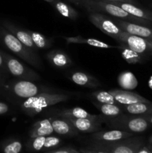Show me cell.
I'll list each match as a JSON object with an SVG mask.
<instances>
[{
	"label": "cell",
	"instance_id": "cell-19",
	"mask_svg": "<svg viewBox=\"0 0 152 153\" xmlns=\"http://www.w3.org/2000/svg\"><path fill=\"white\" fill-rule=\"evenodd\" d=\"M63 38L66 40L67 43H84L91 46L101 48V49H118V46H113V45L111 46L96 39L84 38L80 35L76 37H63Z\"/></svg>",
	"mask_w": 152,
	"mask_h": 153
},
{
	"label": "cell",
	"instance_id": "cell-20",
	"mask_svg": "<svg viewBox=\"0 0 152 153\" xmlns=\"http://www.w3.org/2000/svg\"><path fill=\"white\" fill-rule=\"evenodd\" d=\"M70 79L75 84L80 86L95 88L100 85L99 82L95 78L83 72H75L72 73L70 76Z\"/></svg>",
	"mask_w": 152,
	"mask_h": 153
},
{
	"label": "cell",
	"instance_id": "cell-34",
	"mask_svg": "<svg viewBox=\"0 0 152 153\" xmlns=\"http://www.w3.org/2000/svg\"><path fill=\"white\" fill-rule=\"evenodd\" d=\"M9 111V107L7 104L4 102H0V115L7 113Z\"/></svg>",
	"mask_w": 152,
	"mask_h": 153
},
{
	"label": "cell",
	"instance_id": "cell-35",
	"mask_svg": "<svg viewBox=\"0 0 152 153\" xmlns=\"http://www.w3.org/2000/svg\"><path fill=\"white\" fill-rule=\"evenodd\" d=\"M137 153H152V149L148 146H142Z\"/></svg>",
	"mask_w": 152,
	"mask_h": 153
},
{
	"label": "cell",
	"instance_id": "cell-23",
	"mask_svg": "<svg viewBox=\"0 0 152 153\" xmlns=\"http://www.w3.org/2000/svg\"><path fill=\"white\" fill-rule=\"evenodd\" d=\"M122 108L130 114L145 115L152 114V102H138L122 106Z\"/></svg>",
	"mask_w": 152,
	"mask_h": 153
},
{
	"label": "cell",
	"instance_id": "cell-21",
	"mask_svg": "<svg viewBox=\"0 0 152 153\" xmlns=\"http://www.w3.org/2000/svg\"><path fill=\"white\" fill-rule=\"evenodd\" d=\"M61 117H72V118H88L91 120H99L101 116L93 115L89 114L84 109L79 107L73 108L64 109L59 113Z\"/></svg>",
	"mask_w": 152,
	"mask_h": 153
},
{
	"label": "cell",
	"instance_id": "cell-15",
	"mask_svg": "<svg viewBox=\"0 0 152 153\" xmlns=\"http://www.w3.org/2000/svg\"><path fill=\"white\" fill-rule=\"evenodd\" d=\"M6 28L10 31L13 34H14L16 37V38L24 45L26 47H28V49H31L34 52H37L38 49L37 48V46L34 45V42H33L31 37L30 36L29 33L28 32L27 29H22V28H18L16 25H13L11 23H9V22H5L4 23Z\"/></svg>",
	"mask_w": 152,
	"mask_h": 153
},
{
	"label": "cell",
	"instance_id": "cell-6",
	"mask_svg": "<svg viewBox=\"0 0 152 153\" xmlns=\"http://www.w3.org/2000/svg\"><path fill=\"white\" fill-rule=\"evenodd\" d=\"M88 17L91 23L93 24L103 33L107 36H110L116 41L119 40V37L123 31L115 23L112 17L100 12L95 11L89 12Z\"/></svg>",
	"mask_w": 152,
	"mask_h": 153
},
{
	"label": "cell",
	"instance_id": "cell-38",
	"mask_svg": "<svg viewBox=\"0 0 152 153\" xmlns=\"http://www.w3.org/2000/svg\"><path fill=\"white\" fill-rule=\"evenodd\" d=\"M70 1H72V2L76 3V4H81L82 5V3H83V0H70Z\"/></svg>",
	"mask_w": 152,
	"mask_h": 153
},
{
	"label": "cell",
	"instance_id": "cell-16",
	"mask_svg": "<svg viewBox=\"0 0 152 153\" xmlns=\"http://www.w3.org/2000/svg\"><path fill=\"white\" fill-rule=\"evenodd\" d=\"M110 2L119 6L133 16L142 18L152 22V10L138 7L136 5V4H132V3L122 2V1H110Z\"/></svg>",
	"mask_w": 152,
	"mask_h": 153
},
{
	"label": "cell",
	"instance_id": "cell-9",
	"mask_svg": "<svg viewBox=\"0 0 152 153\" xmlns=\"http://www.w3.org/2000/svg\"><path fill=\"white\" fill-rule=\"evenodd\" d=\"M118 42L127 45L131 49L140 55L147 53V52L152 54L151 41H149L146 39L138 37V36L130 34L124 31L121 34Z\"/></svg>",
	"mask_w": 152,
	"mask_h": 153
},
{
	"label": "cell",
	"instance_id": "cell-11",
	"mask_svg": "<svg viewBox=\"0 0 152 153\" xmlns=\"http://www.w3.org/2000/svg\"><path fill=\"white\" fill-rule=\"evenodd\" d=\"M109 93H110L113 96L115 100L119 104L122 105H131L138 102H151L150 100L144 98L142 96L139 95L138 94L131 92V91H126V90L112 89L109 91Z\"/></svg>",
	"mask_w": 152,
	"mask_h": 153
},
{
	"label": "cell",
	"instance_id": "cell-41",
	"mask_svg": "<svg viewBox=\"0 0 152 153\" xmlns=\"http://www.w3.org/2000/svg\"><path fill=\"white\" fill-rule=\"evenodd\" d=\"M149 142H150L151 144H152V136L150 137V139H149Z\"/></svg>",
	"mask_w": 152,
	"mask_h": 153
},
{
	"label": "cell",
	"instance_id": "cell-27",
	"mask_svg": "<svg viewBox=\"0 0 152 153\" xmlns=\"http://www.w3.org/2000/svg\"><path fill=\"white\" fill-rule=\"evenodd\" d=\"M27 31L29 33L34 45L37 46V49H46L51 47V46L52 44V42H53L51 39H49L46 36L43 35V34H41V33L30 31L28 29H27Z\"/></svg>",
	"mask_w": 152,
	"mask_h": 153
},
{
	"label": "cell",
	"instance_id": "cell-17",
	"mask_svg": "<svg viewBox=\"0 0 152 153\" xmlns=\"http://www.w3.org/2000/svg\"><path fill=\"white\" fill-rule=\"evenodd\" d=\"M51 123L53 127L54 132L61 135L73 136L77 134V131L74 126L67 119L64 117L55 118L51 117Z\"/></svg>",
	"mask_w": 152,
	"mask_h": 153
},
{
	"label": "cell",
	"instance_id": "cell-33",
	"mask_svg": "<svg viewBox=\"0 0 152 153\" xmlns=\"http://www.w3.org/2000/svg\"><path fill=\"white\" fill-rule=\"evenodd\" d=\"M80 153H107L104 151L99 150V149H94L92 147H89V148H82L79 151Z\"/></svg>",
	"mask_w": 152,
	"mask_h": 153
},
{
	"label": "cell",
	"instance_id": "cell-26",
	"mask_svg": "<svg viewBox=\"0 0 152 153\" xmlns=\"http://www.w3.org/2000/svg\"><path fill=\"white\" fill-rule=\"evenodd\" d=\"M118 49H120L122 56L128 64H135L140 63L142 61V56L140 54L137 53L135 51L124 43H119L118 46Z\"/></svg>",
	"mask_w": 152,
	"mask_h": 153
},
{
	"label": "cell",
	"instance_id": "cell-5",
	"mask_svg": "<svg viewBox=\"0 0 152 153\" xmlns=\"http://www.w3.org/2000/svg\"><path fill=\"white\" fill-rule=\"evenodd\" d=\"M111 118L109 120V125L114 129L122 130L133 134L144 132L151 124L142 115L121 114Z\"/></svg>",
	"mask_w": 152,
	"mask_h": 153
},
{
	"label": "cell",
	"instance_id": "cell-36",
	"mask_svg": "<svg viewBox=\"0 0 152 153\" xmlns=\"http://www.w3.org/2000/svg\"><path fill=\"white\" fill-rule=\"evenodd\" d=\"M105 1H122V2L132 3V4H136V3H137L136 0H105Z\"/></svg>",
	"mask_w": 152,
	"mask_h": 153
},
{
	"label": "cell",
	"instance_id": "cell-40",
	"mask_svg": "<svg viewBox=\"0 0 152 153\" xmlns=\"http://www.w3.org/2000/svg\"><path fill=\"white\" fill-rule=\"evenodd\" d=\"M44 1H47V2L51 3V4H52V3H53L54 1H55V0H44Z\"/></svg>",
	"mask_w": 152,
	"mask_h": 153
},
{
	"label": "cell",
	"instance_id": "cell-13",
	"mask_svg": "<svg viewBox=\"0 0 152 153\" xmlns=\"http://www.w3.org/2000/svg\"><path fill=\"white\" fill-rule=\"evenodd\" d=\"M66 119L68 120L74 126L77 131L84 133H94L99 131L101 128V123L99 122V120L72 117H66Z\"/></svg>",
	"mask_w": 152,
	"mask_h": 153
},
{
	"label": "cell",
	"instance_id": "cell-31",
	"mask_svg": "<svg viewBox=\"0 0 152 153\" xmlns=\"http://www.w3.org/2000/svg\"><path fill=\"white\" fill-rule=\"evenodd\" d=\"M61 139L58 137H55V136H46V140H45L44 146L43 149H50V148L55 147V146H58L61 143Z\"/></svg>",
	"mask_w": 152,
	"mask_h": 153
},
{
	"label": "cell",
	"instance_id": "cell-29",
	"mask_svg": "<svg viewBox=\"0 0 152 153\" xmlns=\"http://www.w3.org/2000/svg\"><path fill=\"white\" fill-rule=\"evenodd\" d=\"M22 149V144L19 140H13L4 147V153H19Z\"/></svg>",
	"mask_w": 152,
	"mask_h": 153
},
{
	"label": "cell",
	"instance_id": "cell-22",
	"mask_svg": "<svg viewBox=\"0 0 152 153\" xmlns=\"http://www.w3.org/2000/svg\"><path fill=\"white\" fill-rule=\"evenodd\" d=\"M52 4L58 10V13L64 17L72 20H76L78 18L79 14L77 11L69 4H67L61 0H55Z\"/></svg>",
	"mask_w": 152,
	"mask_h": 153
},
{
	"label": "cell",
	"instance_id": "cell-37",
	"mask_svg": "<svg viewBox=\"0 0 152 153\" xmlns=\"http://www.w3.org/2000/svg\"><path fill=\"white\" fill-rule=\"evenodd\" d=\"M145 119L147 120L151 124H152V114H145V115H142Z\"/></svg>",
	"mask_w": 152,
	"mask_h": 153
},
{
	"label": "cell",
	"instance_id": "cell-28",
	"mask_svg": "<svg viewBox=\"0 0 152 153\" xmlns=\"http://www.w3.org/2000/svg\"><path fill=\"white\" fill-rule=\"evenodd\" d=\"M90 97L98 102L114 105L119 104L115 100L113 96L110 93H109V91L108 92L107 91H95L90 94Z\"/></svg>",
	"mask_w": 152,
	"mask_h": 153
},
{
	"label": "cell",
	"instance_id": "cell-24",
	"mask_svg": "<svg viewBox=\"0 0 152 153\" xmlns=\"http://www.w3.org/2000/svg\"><path fill=\"white\" fill-rule=\"evenodd\" d=\"M92 104L104 116L109 117H113L122 114V108L118 105L101 103L98 102L96 101H92Z\"/></svg>",
	"mask_w": 152,
	"mask_h": 153
},
{
	"label": "cell",
	"instance_id": "cell-12",
	"mask_svg": "<svg viewBox=\"0 0 152 153\" xmlns=\"http://www.w3.org/2000/svg\"><path fill=\"white\" fill-rule=\"evenodd\" d=\"M134 136V134L119 129L110 131H98L92 134V138L97 142H113Z\"/></svg>",
	"mask_w": 152,
	"mask_h": 153
},
{
	"label": "cell",
	"instance_id": "cell-25",
	"mask_svg": "<svg viewBox=\"0 0 152 153\" xmlns=\"http://www.w3.org/2000/svg\"><path fill=\"white\" fill-rule=\"evenodd\" d=\"M118 83L124 90L129 91L137 88L138 82L136 76L132 73L128 71L123 72L118 76Z\"/></svg>",
	"mask_w": 152,
	"mask_h": 153
},
{
	"label": "cell",
	"instance_id": "cell-8",
	"mask_svg": "<svg viewBox=\"0 0 152 153\" xmlns=\"http://www.w3.org/2000/svg\"><path fill=\"white\" fill-rule=\"evenodd\" d=\"M11 89L15 96L25 100L37 96V94L41 93L52 92V90L47 88L39 87L31 81L23 80V79L15 82L12 85Z\"/></svg>",
	"mask_w": 152,
	"mask_h": 153
},
{
	"label": "cell",
	"instance_id": "cell-32",
	"mask_svg": "<svg viewBox=\"0 0 152 153\" xmlns=\"http://www.w3.org/2000/svg\"><path fill=\"white\" fill-rule=\"evenodd\" d=\"M45 153H80L79 151L75 150L72 148H63L61 149H56V150H50L49 152Z\"/></svg>",
	"mask_w": 152,
	"mask_h": 153
},
{
	"label": "cell",
	"instance_id": "cell-39",
	"mask_svg": "<svg viewBox=\"0 0 152 153\" xmlns=\"http://www.w3.org/2000/svg\"><path fill=\"white\" fill-rule=\"evenodd\" d=\"M4 58H3L2 56H1V55L0 54V67H2V66H4Z\"/></svg>",
	"mask_w": 152,
	"mask_h": 153
},
{
	"label": "cell",
	"instance_id": "cell-1",
	"mask_svg": "<svg viewBox=\"0 0 152 153\" xmlns=\"http://www.w3.org/2000/svg\"><path fill=\"white\" fill-rule=\"evenodd\" d=\"M82 6L89 12L95 11L107 13L112 17L122 19L127 22L140 24L145 26H148L152 24L151 21L133 16L119 6L105 0H83Z\"/></svg>",
	"mask_w": 152,
	"mask_h": 153
},
{
	"label": "cell",
	"instance_id": "cell-4",
	"mask_svg": "<svg viewBox=\"0 0 152 153\" xmlns=\"http://www.w3.org/2000/svg\"><path fill=\"white\" fill-rule=\"evenodd\" d=\"M143 146L141 137H131L113 142H94L90 147L107 153H137Z\"/></svg>",
	"mask_w": 152,
	"mask_h": 153
},
{
	"label": "cell",
	"instance_id": "cell-18",
	"mask_svg": "<svg viewBox=\"0 0 152 153\" xmlns=\"http://www.w3.org/2000/svg\"><path fill=\"white\" fill-rule=\"evenodd\" d=\"M54 132L51 119H44L34 123L29 132L30 138L40 137V136H49Z\"/></svg>",
	"mask_w": 152,
	"mask_h": 153
},
{
	"label": "cell",
	"instance_id": "cell-7",
	"mask_svg": "<svg viewBox=\"0 0 152 153\" xmlns=\"http://www.w3.org/2000/svg\"><path fill=\"white\" fill-rule=\"evenodd\" d=\"M4 59L7 70L13 76L23 80L31 82L39 81L40 79V75L37 72L27 67L16 58L4 54Z\"/></svg>",
	"mask_w": 152,
	"mask_h": 153
},
{
	"label": "cell",
	"instance_id": "cell-2",
	"mask_svg": "<svg viewBox=\"0 0 152 153\" xmlns=\"http://www.w3.org/2000/svg\"><path fill=\"white\" fill-rule=\"evenodd\" d=\"M70 96L61 93L45 92L26 99L21 105L24 113L30 117H34L47 108L69 100Z\"/></svg>",
	"mask_w": 152,
	"mask_h": 153
},
{
	"label": "cell",
	"instance_id": "cell-10",
	"mask_svg": "<svg viewBox=\"0 0 152 153\" xmlns=\"http://www.w3.org/2000/svg\"><path fill=\"white\" fill-rule=\"evenodd\" d=\"M113 20L122 31L130 34L142 37L152 42V28L150 27L134 23V22H127V21L115 17H113Z\"/></svg>",
	"mask_w": 152,
	"mask_h": 153
},
{
	"label": "cell",
	"instance_id": "cell-3",
	"mask_svg": "<svg viewBox=\"0 0 152 153\" xmlns=\"http://www.w3.org/2000/svg\"><path fill=\"white\" fill-rule=\"evenodd\" d=\"M0 34L2 37L3 42L7 49L16 54L21 59L25 61L27 64L33 66L38 70H41L43 68V62L37 52H34L24 46L16 38V36L11 32H9L3 28H1Z\"/></svg>",
	"mask_w": 152,
	"mask_h": 153
},
{
	"label": "cell",
	"instance_id": "cell-30",
	"mask_svg": "<svg viewBox=\"0 0 152 153\" xmlns=\"http://www.w3.org/2000/svg\"><path fill=\"white\" fill-rule=\"evenodd\" d=\"M46 137V136H40L34 138H31L30 148L34 151H40L43 149Z\"/></svg>",
	"mask_w": 152,
	"mask_h": 153
},
{
	"label": "cell",
	"instance_id": "cell-14",
	"mask_svg": "<svg viewBox=\"0 0 152 153\" xmlns=\"http://www.w3.org/2000/svg\"><path fill=\"white\" fill-rule=\"evenodd\" d=\"M46 58L56 68L64 69L72 64V61L69 55L60 49H54L49 52L46 54Z\"/></svg>",
	"mask_w": 152,
	"mask_h": 153
}]
</instances>
